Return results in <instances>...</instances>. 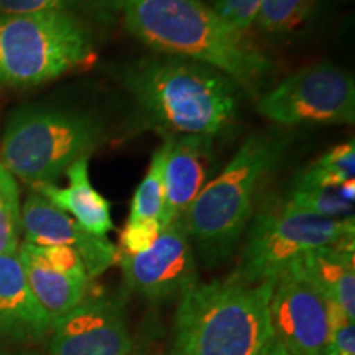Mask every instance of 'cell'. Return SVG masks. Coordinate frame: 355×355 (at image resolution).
Listing matches in <instances>:
<instances>
[{
	"label": "cell",
	"instance_id": "4dcf8cb0",
	"mask_svg": "<svg viewBox=\"0 0 355 355\" xmlns=\"http://www.w3.org/2000/svg\"><path fill=\"white\" fill-rule=\"evenodd\" d=\"M324 355H331V354H329V352H326V354H324Z\"/></svg>",
	"mask_w": 355,
	"mask_h": 355
},
{
	"label": "cell",
	"instance_id": "4fadbf2b",
	"mask_svg": "<svg viewBox=\"0 0 355 355\" xmlns=\"http://www.w3.org/2000/svg\"><path fill=\"white\" fill-rule=\"evenodd\" d=\"M212 140L202 135H176L166 140L163 227L183 219L188 207L212 180L216 165Z\"/></svg>",
	"mask_w": 355,
	"mask_h": 355
},
{
	"label": "cell",
	"instance_id": "d6986e66",
	"mask_svg": "<svg viewBox=\"0 0 355 355\" xmlns=\"http://www.w3.org/2000/svg\"><path fill=\"white\" fill-rule=\"evenodd\" d=\"M355 175V141H345L319 157L295 178V186L337 188Z\"/></svg>",
	"mask_w": 355,
	"mask_h": 355
},
{
	"label": "cell",
	"instance_id": "5bb4252c",
	"mask_svg": "<svg viewBox=\"0 0 355 355\" xmlns=\"http://www.w3.org/2000/svg\"><path fill=\"white\" fill-rule=\"evenodd\" d=\"M51 326L30 291L19 254L0 255V337L42 339Z\"/></svg>",
	"mask_w": 355,
	"mask_h": 355
},
{
	"label": "cell",
	"instance_id": "8992f818",
	"mask_svg": "<svg viewBox=\"0 0 355 355\" xmlns=\"http://www.w3.org/2000/svg\"><path fill=\"white\" fill-rule=\"evenodd\" d=\"M104 141V127L91 115L40 109L8 122L0 145V163L30 186L53 183Z\"/></svg>",
	"mask_w": 355,
	"mask_h": 355
},
{
	"label": "cell",
	"instance_id": "ac0fdd59",
	"mask_svg": "<svg viewBox=\"0 0 355 355\" xmlns=\"http://www.w3.org/2000/svg\"><path fill=\"white\" fill-rule=\"evenodd\" d=\"M168 144L155 152L148 171L133 194L128 220H158L163 225L165 214V162ZM165 229V227H163Z\"/></svg>",
	"mask_w": 355,
	"mask_h": 355
},
{
	"label": "cell",
	"instance_id": "52a82bcc",
	"mask_svg": "<svg viewBox=\"0 0 355 355\" xmlns=\"http://www.w3.org/2000/svg\"><path fill=\"white\" fill-rule=\"evenodd\" d=\"M354 216L327 219L273 204L252 219L234 278L248 285L277 279L308 252L354 243Z\"/></svg>",
	"mask_w": 355,
	"mask_h": 355
},
{
	"label": "cell",
	"instance_id": "2e32d148",
	"mask_svg": "<svg viewBox=\"0 0 355 355\" xmlns=\"http://www.w3.org/2000/svg\"><path fill=\"white\" fill-rule=\"evenodd\" d=\"M17 254L24 266L30 291L40 308L50 318L51 324L66 316L86 300L89 282L69 277L53 268L32 243H21Z\"/></svg>",
	"mask_w": 355,
	"mask_h": 355
},
{
	"label": "cell",
	"instance_id": "4316f807",
	"mask_svg": "<svg viewBox=\"0 0 355 355\" xmlns=\"http://www.w3.org/2000/svg\"><path fill=\"white\" fill-rule=\"evenodd\" d=\"M76 0H0V13H33L66 10Z\"/></svg>",
	"mask_w": 355,
	"mask_h": 355
},
{
	"label": "cell",
	"instance_id": "484cf974",
	"mask_svg": "<svg viewBox=\"0 0 355 355\" xmlns=\"http://www.w3.org/2000/svg\"><path fill=\"white\" fill-rule=\"evenodd\" d=\"M37 247L40 255L43 257L44 260L50 263L53 268L60 270L69 277L86 279V282H91L86 273V268H84V263L81 257L74 248L64 247V245H46V247Z\"/></svg>",
	"mask_w": 355,
	"mask_h": 355
},
{
	"label": "cell",
	"instance_id": "83f0119b",
	"mask_svg": "<svg viewBox=\"0 0 355 355\" xmlns=\"http://www.w3.org/2000/svg\"><path fill=\"white\" fill-rule=\"evenodd\" d=\"M259 355H290V354L286 352V349L283 347V345L279 344L275 337H272V339H270L268 343L263 345V349L260 350Z\"/></svg>",
	"mask_w": 355,
	"mask_h": 355
},
{
	"label": "cell",
	"instance_id": "f546056e",
	"mask_svg": "<svg viewBox=\"0 0 355 355\" xmlns=\"http://www.w3.org/2000/svg\"><path fill=\"white\" fill-rule=\"evenodd\" d=\"M0 355H38L35 352H0Z\"/></svg>",
	"mask_w": 355,
	"mask_h": 355
},
{
	"label": "cell",
	"instance_id": "8fae6325",
	"mask_svg": "<svg viewBox=\"0 0 355 355\" xmlns=\"http://www.w3.org/2000/svg\"><path fill=\"white\" fill-rule=\"evenodd\" d=\"M50 355H130L132 339L121 303L84 300L53 324Z\"/></svg>",
	"mask_w": 355,
	"mask_h": 355
},
{
	"label": "cell",
	"instance_id": "6da1fadb",
	"mask_svg": "<svg viewBox=\"0 0 355 355\" xmlns=\"http://www.w3.org/2000/svg\"><path fill=\"white\" fill-rule=\"evenodd\" d=\"M119 6L128 32L146 46L209 64L255 99L272 76V60L201 0H119Z\"/></svg>",
	"mask_w": 355,
	"mask_h": 355
},
{
	"label": "cell",
	"instance_id": "7c38bea8",
	"mask_svg": "<svg viewBox=\"0 0 355 355\" xmlns=\"http://www.w3.org/2000/svg\"><path fill=\"white\" fill-rule=\"evenodd\" d=\"M21 230L25 242L32 245L74 248L81 257L89 279L97 278L117 261L119 250L107 237L87 232L69 214L35 191L21 206Z\"/></svg>",
	"mask_w": 355,
	"mask_h": 355
},
{
	"label": "cell",
	"instance_id": "30bf717a",
	"mask_svg": "<svg viewBox=\"0 0 355 355\" xmlns=\"http://www.w3.org/2000/svg\"><path fill=\"white\" fill-rule=\"evenodd\" d=\"M128 290L152 301L181 298L198 285V265L183 220L163 229L148 250L137 255L117 252Z\"/></svg>",
	"mask_w": 355,
	"mask_h": 355
},
{
	"label": "cell",
	"instance_id": "d4e9b609",
	"mask_svg": "<svg viewBox=\"0 0 355 355\" xmlns=\"http://www.w3.org/2000/svg\"><path fill=\"white\" fill-rule=\"evenodd\" d=\"M163 225L158 220H128L121 234V252L137 255L157 242Z\"/></svg>",
	"mask_w": 355,
	"mask_h": 355
},
{
	"label": "cell",
	"instance_id": "9c48e42d",
	"mask_svg": "<svg viewBox=\"0 0 355 355\" xmlns=\"http://www.w3.org/2000/svg\"><path fill=\"white\" fill-rule=\"evenodd\" d=\"M270 326L275 339L290 355H324L327 352V300L306 277L298 260L275 282L270 298Z\"/></svg>",
	"mask_w": 355,
	"mask_h": 355
},
{
	"label": "cell",
	"instance_id": "9a60e30c",
	"mask_svg": "<svg viewBox=\"0 0 355 355\" xmlns=\"http://www.w3.org/2000/svg\"><path fill=\"white\" fill-rule=\"evenodd\" d=\"M69 184L66 188L53 183L33 184L35 193L42 194L58 209L64 211L81 227L94 235L105 237L114 229L110 204L99 191L94 189L89 178V158H81L66 171Z\"/></svg>",
	"mask_w": 355,
	"mask_h": 355
},
{
	"label": "cell",
	"instance_id": "277c9868",
	"mask_svg": "<svg viewBox=\"0 0 355 355\" xmlns=\"http://www.w3.org/2000/svg\"><path fill=\"white\" fill-rule=\"evenodd\" d=\"M275 282L248 285L232 277L198 283L180 298L175 355H259L273 337L270 298Z\"/></svg>",
	"mask_w": 355,
	"mask_h": 355
},
{
	"label": "cell",
	"instance_id": "7a4b0ae2",
	"mask_svg": "<svg viewBox=\"0 0 355 355\" xmlns=\"http://www.w3.org/2000/svg\"><path fill=\"white\" fill-rule=\"evenodd\" d=\"M141 114L175 135L214 139L237 121L241 87L209 64L176 56L144 58L122 74Z\"/></svg>",
	"mask_w": 355,
	"mask_h": 355
},
{
	"label": "cell",
	"instance_id": "f1b7e54d",
	"mask_svg": "<svg viewBox=\"0 0 355 355\" xmlns=\"http://www.w3.org/2000/svg\"><path fill=\"white\" fill-rule=\"evenodd\" d=\"M339 191H340V194H343V198L345 199V201H349V202L354 204V199H355V180L345 181V183H343V184L339 186Z\"/></svg>",
	"mask_w": 355,
	"mask_h": 355
},
{
	"label": "cell",
	"instance_id": "603a6c76",
	"mask_svg": "<svg viewBox=\"0 0 355 355\" xmlns=\"http://www.w3.org/2000/svg\"><path fill=\"white\" fill-rule=\"evenodd\" d=\"M263 0H214V10L234 32L245 35L254 25Z\"/></svg>",
	"mask_w": 355,
	"mask_h": 355
},
{
	"label": "cell",
	"instance_id": "e0dca14e",
	"mask_svg": "<svg viewBox=\"0 0 355 355\" xmlns=\"http://www.w3.org/2000/svg\"><path fill=\"white\" fill-rule=\"evenodd\" d=\"M298 263L326 300L340 306L355 321L354 243L316 248L301 257Z\"/></svg>",
	"mask_w": 355,
	"mask_h": 355
},
{
	"label": "cell",
	"instance_id": "ffe728a7",
	"mask_svg": "<svg viewBox=\"0 0 355 355\" xmlns=\"http://www.w3.org/2000/svg\"><path fill=\"white\" fill-rule=\"evenodd\" d=\"M293 209L306 214L327 217V219H345L352 217L354 204L345 201L337 188H316V186H291L285 201Z\"/></svg>",
	"mask_w": 355,
	"mask_h": 355
},
{
	"label": "cell",
	"instance_id": "cb8c5ba5",
	"mask_svg": "<svg viewBox=\"0 0 355 355\" xmlns=\"http://www.w3.org/2000/svg\"><path fill=\"white\" fill-rule=\"evenodd\" d=\"M329 311V344L327 350L339 355H355V326L344 309L327 301Z\"/></svg>",
	"mask_w": 355,
	"mask_h": 355
},
{
	"label": "cell",
	"instance_id": "ba28073f",
	"mask_svg": "<svg viewBox=\"0 0 355 355\" xmlns=\"http://www.w3.org/2000/svg\"><path fill=\"white\" fill-rule=\"evenodd\" d=\"M257 110L278 125H352L354 76L326 63L306 66L260 94Z\"/></svg>",
	"mask_w": 355,
	"mask_h": 355
},
{
	"label": "cell",
	"instance_id": "3957f363",
	"mask_svg": "<svg viewBox=\"0 0 355 355\" xmlns=\"http://www.w3.org/2000/svg\"><path fill=\"white\" fill-rule=\"evenodd\" d=\"M288 141L273 132L247 137L184 212L186 232L207 265H219L234 254L250 222L257 189L285 157Z\"/></svg>",
	"mask_w": 355,
	"mask_h": 355
},
{
	"label": "cell",
	"instance_id": "44dd1931",
	"mask_svg": "<svg viewBox=\"0 0 355 355\" xmlns=\"http://www.w3.org/2000/svg\"><path fill=\"white\" fill-rule=\"evenodd\" d=\"M21 232L20 189L15 176L0 163V255L19 252Z\"/></svg>",
	"mask_w": 355,
	"mask_h": 355
},
{
	"label": "cell",
	"instance_id": "7402d4cb",
	"mask_svg": "<svg viewBox=\"0 0 355 355\" xmlns=\"http://www.w3.org/2000/svg\"><path fill=\"white\" fill-rule=\"evenodd\" d=\"M316 0H263L254 25L265 33H286L298 28L313 12Z\"/></svg>",
	"mask_w": 355,
	"mask_h": 355
},
{
	"label": "cell",
	"instance_id": "5b68a950",
	"mask_svg": "<svg viewBox=\"0 0 355 355\" xmlns=\"http://www.w3.org/2000/svg\"><path fill=\"white\" fill-rule=\"evenodd\" d=\"M91 56V35L68 10L0 13V87L53 81Z\"/></svg>",
	"mask_w": 355,
	"mask_h": 355
}]
</instances>
